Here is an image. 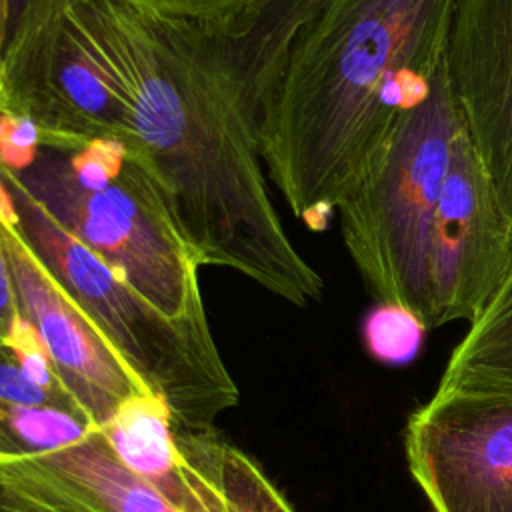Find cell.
Returning a JSON list of instances; mask_svg holds the SVG:
<instances>
[{
    "mask_svg": "<svg viewBox=\"0 0 512 512\" xmlns=\"http://www.w3.org/2000/svg\"><path fill=\"white\" fill-rule=\"evenodd\" d=\"M128 104L130 140L202 266L230 268L306 306L324 280L296 250L268 188L252 108L208 32L122 0H86Z\"/></svg>",
    "mask_w": 512,
    "mask_h": 512,
    "instance_id": "cell-1",
    "label": "cell"
},
{
    "mask_svg": "<svg viewBox=\"0 0 512 512\" xmlns=\"http://www.w3.org/2000/svg\"><path fill=\"white\" fill-rule=\"evenodd\" d=\"M456 0H312L258 122L268 180L324 230L444 62Z\"/></svg>",
    "mask_w": 512,
    "mask_h": 512,
    "instance_id": "cell-2",
    "label": "cell"
},
{
    "mask_svg": "<svg viewBox=\"0 0 512 512\" xmlns=\"http://www.w3.org/2000/svg\"><path fill=\"white\" fill-rule=\"evenodd\" d=\"M74 240L92 250L170 318L206 316L196 250L144 160L120 140L80 150L40 148L6 170Z\"/></svg>",
    "mask_w": 512,
    "mask_h": 512,
    "instance_id": "cell-3",
    "label": "cell"
},
{
    "mask_svg": "<svg viewBox=\"0 0 512 512\" xmlns=\"http://www.w3.org/2000/svg\"><path fill=\"white\" fill-rule=\"evenodd\" d=\"M16 226L66 296L88 316L146 392L164 408L176 432L212 430L238 404L206 316L170 318L116 270L66 234L0 168Z\"/></svg>",
    "mask_w": 512,
    "mask_h": 512,
    "instance_id": "cell-4",
    "label": "cell"
},
{
    "mask_svg": "<svg viewBox=\"0 0 512 512\" xmlns=\"http://www.w3.org/2000/svg\"><path fill=\"white\" fill-rule=\"evenodd\" d=\"M444 62L428 94L400 108L364 174L336 212L344 246L376 302L428 320L430 234L462 130Z\"/></svg>",
    "mask_w": 512,
    "mask_h": 512,
    "instance_id": "cell-5",
    "label": "cell"
},
{
    "mask_svg": "<svg viewBox=\"0 0 512 512\" xmlns=\"http://www.w3.org/2000/svg\"><path fill=\"white\" fill-rule=\"evenodd\" d=\"M0 112L30 120L42 148L130 140L128 104L86 0H36L10 28Z\"/></svg>",
    "mask_w": 512,
    "mask_h": 512,
    "instance_id": "cell-6",
    "label": "cell"
},
{
    "mask_svg": "<svg viewBox=\"0 0 512 512\" xmlns=\"http://www.w3.org/2000/svg\"><path fill=\"white\" fill-rule=\"evenodd\" d=\"M510 270L512 222L462 126L430 234L426 328L472 322Z\"/></svg>",
    "mask_w": 512,
    "mask_h": 512,
    "instance_id": "cell-7",
    "label": "cell"
},
{
    "mask_svg": "<svg viewBox=\"0 0 512 512\" xmlns=\"http://www.w3.org/2000/svg\"><path fill=\"white\" fill-rule=\"evenodd\" d=\"M0 240L12 272L20 318L32 328L60 384L74 396L94 426L108 430L132 408L154 400L34 256L16 226L2 178Z\"/></svg>",
    "mask_w": 512,
    "mask_h": 512,
    "instance_id": "cell-8",
    "label": "cell"
},
{
    "mask_svg": "<svg viewBox=\"0 0 512 512\" xmlns=\"http://www.w3.org/2000/svg\"><path fill=\"white\" fill-rule=\"evenodd\" d=\"M404 448L432 512H512V400L434 394Z\"/></svg>",
    "mask_w": 512,
    "mask_h": 512,
    "instance_id": "cell-9",
    "label": "cell"
},
{
    "mask_svg": "<svg viewBox=\"0 0 512 512\" xmlns=\"http://www.w3.org/2000/svg\"><path fill=\"white\" fill-rule=\"evenodd\" d=\"M446 78L464 130L512 222V0H456Z\"/></svg>",
    "mask_w": 512,
    "mask_h": 512,
    "instance_id": "cell-10",
    "label": "cell"
},
{
    "mask_svg": "<svg viewBox=\"0 0 512 512\" xmlns=\"http://www.w3.org/2000/svg\"><path fill=\"white\" fill-rule=\"evenodd\" d=\"M92 426L20 318L12 338L0 344V456L40 454Z\"/></svg>",
    "mask_w": 512,
    "mask_h": 512,
    "instance_id": "cell-11",
    "label": "cell"
},
{
    "mask_svg": "<svg viewBox=\"0 0 512 512\" xmlns=\"http://www.w3.org/2000/svg\"><path fill=\"white\" fill-rule=\"evenodd\" d=\"M436 394L512 400V270L452 350Z\"/></svg>",
    "mask_w": 512,
    "mask_h": 512,
    "instance_id": "cell-12",
    "label": "cell"
},
{
    "mask_svg": "<svg viewBox=\"0 0 512 512\" xmlns=\"http://www.w3.org/2000/svg\"><path fill=\"white\" fill-rule=\"evenodd\" d=\"M172 442L214 512H294L262 468L212 430L176 432Z\"/></svg>",
    "mask_w": 512,
    "mask_h": 512,
    "instance_id": "cell-13",
    "label": "cell"
},
{
    "mask_svg": "<svg viewBox=\"0 0 512 512\" xmlns=\"http://www.w3.org/2000/svg\"><path fill=\"white\" fill-rule=\"evenodd\" d=\"M0 512H96L56 486L28 456H0Z\"/></svg>",
    "mask_w": 512,
    "mask_h": 512,
    "instance_id": "cell-14",
    "label": "cell"
},
{
    "mask_svg": "<svg viewBox=\"0 0 512 512\" xmlns=\"http://www.w3.org/2000/svg\"><path fill=\"white\" fill-rule=\"evenodd\" d=\"M424 322L394 302H376L362 322V340L368 354L390 366L412 362L424 342Z\"/></svg>",
    "mask_w": 512,
    "mask_h": 512,
    "instance_id": "cell-15",
    "label": "cell"
},
{
    "mask_svg": "<svg viewBox=\"0 0 512 512\" xmlns=\"http://www.w3.org/2000/svg\"><path fill=\"white\" fill-rule=\"evenodd\" d=\"M42 148L38 128L16 114L0 112V168L18 172L30 166Z\"/></svg>",
    "mask_w": 512,
    "mask_h": 512,
    "instance_id": "cell-16",
    "label": "cell"
},
{
    "mask_svg": "<svg viewBox=\"0 0 512 512\" xmlns=\"http://www.w3.org/2000/svg\"><path fill=\"white\" fill-rule=\"evenodd\" d=\"M144 12L174 20H220L236 14L252 0H122Z\"/></svg>",
    "mask_w": 512,
    "mask_h": 512,
    "instance_id": "cell-17",
    "label": "cell"
},
{
    "mask_svg": "<svg viewBox=\"0 0 512 512\" xmlns=\"http://www.w3.org/2000/svg\"><path fill=\"white\" fill-rule=\"evenodd\" d=\"M20 324V312L8 258L0 240V344L8 342Z\"/></svg>",
    "mask_w": 512,
    "mask_h": 512,
    "instance_id": "cell-18",
    "label": "cell"
},
{
    "mask_svg": "<svg viewBox=\"0 0 512 512\" xmlns=\"http://www.w3.org/2000/svg\"><path fill=\"white\" fill-rule=\"evenodd\" d=\"M8 42V2L0 0V94H2V76H4V52Z\"/></svg>",
    "mask_w": 512,
    "mask_h": 512,
    "instance_id": "cell-19",
    "label": "cell"
},
{
    "mask_svg": "<svg viewBox=\"0 0 512 512\" xmlns=\"http://www.w3.org/2000/svg\"><path fill=\"white\" fill-rule=\"evenodd\" d=\"M6 2H8V34H10V28L20 20L26 8L36 0H6Z\"/></svg>",
    "mask_w": 512,
    "mask_h": 512,
    "instance_id": "cell-20",
    "label": "cell"
}]
</instances>
